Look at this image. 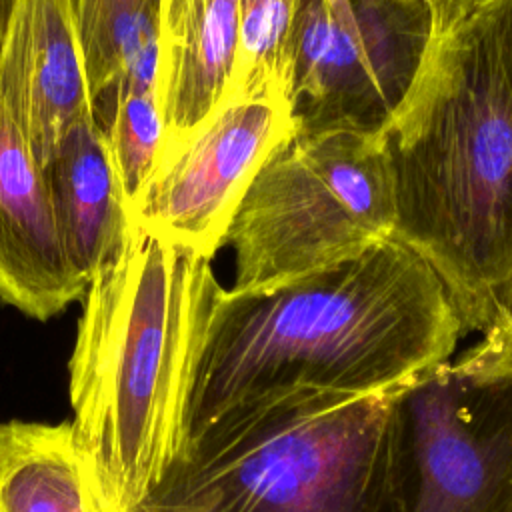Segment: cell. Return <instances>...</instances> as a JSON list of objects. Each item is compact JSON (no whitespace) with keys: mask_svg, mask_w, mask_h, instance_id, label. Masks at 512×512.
Masks as SVG:
<instances>
[{"mask_svg":"<svg viewBox=\"0 0 512 512\" xmlns=\"http://www.w3.org/2000/svg\"><path fill=\"white\" fill-rule=\"evenodd\" d=\"M462 334L440 276L396 238L268 290L224 288L212 276L188 366L180 446L228 410L274 392L404 388L450 360Z\"/></svg>","mask_w":512,"mask_h":512,"instance_id":"6da1fadb","label":"cell"},{"mask_svg":"<svg viewBox=\"0 0 512 512\" xmlns=\"http://www.w3.org/2000/svg\"><path fill=\"white\" fill-rule=\"evenodd\" d=\"M380 136L392 238L440 276L464 332L486 334L512 302V98L468 18L432 36Z\"/></svg>","mask_w":512,"mask_h":512,"instance_id":"7a4b0ae2","label":"cell"},{"mask_svg":"<svg viewBox=\"0 0 512 512\" xmlns=\"http://www.w3.org/2000/svg\"><path fill=\"white\" fill-rule=\"evenodd\" d=\"M210 260L138 228L96 272L70 358L74 436L118 512H136L180 448Z\"/></svg>","mask_w":512,"mask_h":512,"instance_id":"3957f363","label":"cell"},{"mask_svg":"<svg viewBox=\"0 0 512 512\" xmlns=\"http://www.w3.org/2000/svg\"><path fill=\"white\" fill-rule=\"evenodd\" d=\"M404 388L236 406L180 446L136 512H406Z\"/></svg>","mask_w":512,"mask_h":512,"instance_id":"277c9868","label":"cell"},{"mask_svg":"<svg viewBox=\"0 0 512 512\" xmlns=\"http://www.w3.org/2000/svg\"><path fill=\"white\" fill-rule=\"evenodd\" d=\"M392 176L380 132H296L246 190L226 234L234 290H268L392 238Z\"/></svg>","mask_w":512,"mask_h":512,"instance_id":"5b68a950","label":"cell"},{"mask_svg":"<svg viewBox=\"0 0 512 512\" xmlns=\"http://www.w3.org/2000/svg\"><path fill=\"white\" fill-rule=\"evenodd\" d=\"M432 36L430 0H300L290 92L296 132H380Z\"/></svg>","mask_w":512,"mask_h":512,"instance_id":"8992f818","label":"cell"},{"mask_svg":"<svg viewBox=\"0 0 512 512\" xmlns=\"http://www.w3.org/2000/svg\"><path fill=\"white\" fill-rule=\"evenodd\" d=\"M406 512H512V368L474 348L402 394Z\"/></svg>","mask_w":512,"mask_h":512,"instance_id":"52a82bcc","label":"cell"},{"mask_svg":"<svg viewBox=\"0 0 512 512\" xmlns=\"http://www.w3.org/2000/svg\"><path fill=\"white\" fill-rule=\"evenodd\" d=\"M294 134L288 98H228L158 164L132 212V228L212 260L252 180Z\"/></svg>","mask_w":512,"mask_h":512,"instance_id":"ba28073f","label":"cell"},{"mask_svg":"<svg viewBox=\"0 0 512 512\" xmlns=\"http://www.w3.org/2000/svg\"><path fill=\"white\" fill-rule=\"evenodd\" d=\"M0 98L42 168L68 130L94 116L68 0H16L0 48Z\"/></svg>","mask_w":512,"mask_h":512,"instance_id":"9c48e42d","label":"cell"},{"mask_svg":"<svg viewBox=\"0 0 512 512\" xmlns=\"http://www.w3.org/2000/svg\"><path fill=\"white\" fill-rule=\"evenodd\" d=\"M44 168L0 98V302L50 320L84 300Z\"/></svg>","mask_w":512,"mask_h":512,"instance_id":"30bf717a","label":"cell"},{"mask_svg":"<svg viewBox=\"0 0 512 512\" xmlns=\"http://www.w3.org/2000/svg\"><path fill=\"white\" fill-rule=\"evenodd\" d=\"M238 16L240 0H158L156 96L164 122L158 164L226 100L238 46Z\"/></svg>","mask_w":512,"mask_h":512,"instance_id":"8fae6325","label":"cell"},{"mask_svg":"<svg viewBox=\"0 0 512 512\" xmlns=\"http://www.w3.org/2000/svg\"><path fill=\"white\" fill-rule=\"evenodd\" d=\"M68 256L88 282L116 262L132 236V220L94 116L74 124L44 166Z\"/></svg>","mask_w":512,"mask_h":512,"instance_id":"7c38bea8","label":"cell"},{"mask_svg":"<svg viewBox=\"0 0 512 512\" xmlns=\"http://www.w3.org/2000/svg\"><path fill=\"white\" fill-rule=\"evenodd\" d=\"M0 512H118L96 484L72 422H0Z\"/></svg>","mask_w":512,"mask_h":512,"instance_id":"4fadbf2b","label":"cell"},{"mask_svg":"<svg viewBox=\"0 0 512 512\" xmlns=\"http://www.w3.org/2000/svg\"><path fill=\"white\" fill-rule=\"evenodd\" d=\"M298 8L300 0H240L238 46L226 100L258 94L290 100Z\"/></svg>","mask_w":512,"mask_h":512,"instance_id":"5bb4252c","label":"cell"},{"mask_svg":"<svg viewBox=\"0 0 512 512\" xmlns=\"http://www.w3.org/2000/svg\"><path fill=\"white\" fill-rule=\"evenodd\" d=\"M82 42L94 112L118 84L126 54L156 30L158 0H68Z\"/></svg>","mask_w":512,"mask_h":512,"instance_id":"9a60e30c","label":"cell"},{"mask_svg":"<svg viewBox=\"0 0 512 512\" xmlns=\"http://www.w3.org/2000/svg\"><path fill=\"white\" fill-rule=\"evenodd\" d=\"M100 128L132 220L164 146V122L156 92L116 86Z\"/></svg>","mask_w":512,"mask_h":512,"instance_id":"2e32d148","label":"cell"},{"mask_svg":"<svg viewBox=\"0 0 512 512\" xmlns=\"http://www.w3.org/2000/svg\"><path fill=\"white\" fill-rule=\"evenodd\" d=\"M468 20L490 52L512 98V0H476Z\"/></svg>","mask_w":512,"mask_h":512,"instance_id":"e0dca14e","label":"cell"},{"mask_svg":"<svg viewBox=\"0 0 512 512\" xmlns=\"http://www.w3.org/2000/svg\"><path fill=\"white\" fill-rule=\"evenodd\" d=\"M474 350L494 364L512 368V302L506 320L482 334L474 344Z\"/></svg>","mask_w":512,"mask_h":512,"instance_id":"ac0fdd59","label":"cell"},{"mask_svg":"<svg viewBox=\"0 0 512 512\" xmlns=\"http://www.w3.org/2000/svg\"><path fill=\"white\" fill-rule=\"evenodd\" d=\"M476 0H430L434 36H440L468 18Z\"/></svg>","mask_w":512,"mask_h":512,"instance_id":"d6986e66","label":"cell"},{"mask_svg":"<svg viewBox=\"0 0 512 512\" xmlns=\"http://www.w3.org/2000/svg\"><path fill=\"white\" fill-rule=\"evenodd\" d=\"M14 6H16V0H0V48H2L4 34H6Z\"/></svg>","mask_w":512,"mask_h":512,"instance_id":"ffe728a7","label":"cell"}]
</instances>
